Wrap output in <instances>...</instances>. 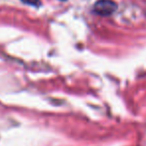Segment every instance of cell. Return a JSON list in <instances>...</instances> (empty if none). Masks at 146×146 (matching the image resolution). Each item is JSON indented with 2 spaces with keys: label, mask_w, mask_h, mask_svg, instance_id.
<instances>
[{
  "label": "cell",
  "mask_w": 146,
  "mask_h": 146,
  "mask_svg": "<svg viewBox=\"0 0 146 146\" xmlns=\"http://www.w3.org/2000/svg\"><path fill=\"white\" fill-rule=\"evenodd\" d=\"M22 1L28 5H32V6H38L40 4V0H22Z\"/></svg>",
  "instance_id": "7a4b0ae2"
},
{
  "label": "cell",
  "mask_w": 146,
  "mask_h": 146,
  "mask_svg": "<svg viewBox=\"0 0 146 146\" xmlns=\"http://www.w3.org/2000/svg\"><path fill=\"white\" fill-rule=\"evenodd\" d=\"M117 9V4L112 0H98L94 4V11L101 16H109Z\"/></svg>",
  "instance_id": "6da1fadb"
}]
</instances>
